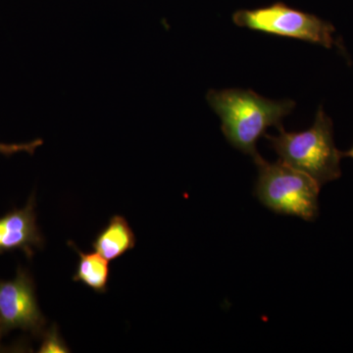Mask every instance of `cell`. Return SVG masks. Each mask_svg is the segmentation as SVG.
<instances>
[{
    "label": "cell",
    "mask_w": 353,
    "mask_h": 353,
    "mask_svg": "<svg viewBox=\"0 0 353 353\" xmlns=\"http://www.w3.org/2000/svg\"><path fill=\"white\" fill-rule=\"evenodd\" d=\"M209 105L222 121V132L230 145L256 159V143L270 127L282 121L296 106L290 99L271 101L250 90H209Z\"/></svg>",
    "instance_id": "1"
},
{
    "label": "cell",
    "mask_w": 353,
    "mask_h": 353,
    "mask_svg": "<svg viewBox=\"0 0 353 353\" xmlns=\"http://www.w3.org/2000/svg\"><path fill=\"white\" fill-rule=\"evenodd\" d=\"M281 161L310 176L322 187L340 178L343 152L334 143L333 123L322 106L312 126L303 132H285L279 128L277 136L265 134Z\"/></svg>",
    "instance_id": "2"
},
{
    "label": "cell",
    "mask_w": 353,
    "mask_h": 353,
    "mask_svg": "<svg viewBox=\"0 0 353 353\" xmlns=\"http://www.w3.org/2000/svg\"><path fill=\"white\" fill-rule=\"evenodd\" d=\"M253 161L259 169L254 194L265 208L308 222L317 218L319 183L281 160L270 163L259 155Z\"/></svg>",
    "instance_id": "3"
},
{
    "label": "cell",
    "mask_w": 353,
    "mask_h": 353,
    "mask_svg": "<svg viewBox=\"0 0 353 353\" xmlns=\"http://www.w3.org/2000/svg\"><path fill=\"white\" fill-rule=\"evenodd\" d=\"M234 24L253 31L319 44H336L334 28L327 21L285 6L282 2L256 9H241L233 14Z\"/></svg>",
    "instance_id": "4"
},
{
    "label": "cell",
    "mask_w": 353,
    "mask_h": 353,
    "mask_svg": "<svg viewBox=\"0 0 353 353\" xmlns=\"http://www.w3.org/2000/svg\"><path fill=\"white\" fill-rule=\"evenodd\" d=\"M46 324L29 272L19 268L13 280H0V329L4 334L19 329L37 336L43 334Z\"/></svg>",
    "instance_id": "5"
},
{
    "label": "cell",
    "mask_w": 353,
    "mask_h": 353,
    "mask_svg": "<svg viewBox=\"0 0 353 353\" xmlns=\"http://www.w3.org/2000/svg\"><path fill=\"white\" fill-rule=\"evenodd\" d=\"M34 208L36 196L32 194L24 208L13 209L0 217V254L21 250L31 259L34 250L43 248Z\"/></svg>",
    "instance_id": "6"
},
{
    "label": "cell",
    "mask_w": 353,
    "mask_h": 353,
    "mask_svg": "<svg viewBox=\"0 0 353 353\" xmlns=\"http://www.w3.org/2000/svg\"><path fill=\"white\" fill-rule=\"evenodd\" d=\"M137 239L126 218L114 215L95 236L92 248L108 261L119 259L136 245Z\"/></svg>",
    "instance_id": "7"
},
{
    "label": "cell",
    "mask_w": 353,
    "mask_h": 353,
    "mask_svg": "<svg viewBox=\"0 0 353 353\" xmlns=\"http://www.w3.org/2000/svg\"><path fill=\"white\" fill-rule=\"evenodd\" d=\"M68 245L80 256V261L77 265L76 273L73 277L74 282L82 283L99 294H105L110 278L108 260L97 252H83L72 241H69Z\"/></svg>",
    "instance_id": "8"
},
{
    "label": "cell",
    "mask_w": 353,
    "mask_h": 353,
    "mask_svg": "<svg viewBox=\"0 0 353 353\" xmlns=\"http://www.w3.org/2000/svg\"><path fill=\"white\" fill-rule=\"evenodd\" d=\"M39 353H67L70 348L60 336L57 327L53 325L48 331L43 332V341L39 347Z\"/></svg>",
    "instance_id": "9"
},
{
    "label": "cell",
    "mask_w": 353,
    "mask_h": 353,
    "mask_svg": "<svg viewBox=\"0 0 353 353\" xmlns=\"http://www.w3.org/2000/svg\"><path fill=\"white\" fill-rule=\"evenodd\" d=\"M43 139H38L26 143H0V154L4 157H11L19 152H27L34 154L37 148L43 145Z\"/></svg>",
    "instance_id": "10"
},
{
    "label": "cell",
    "mask_w": 353,
    "mask_h": 353,
    "mask_svg": "<svg viewBox=\"0 0 353 353\" xmlns=\"http://www.w3.org/2000/svg\"><path fill=\"white\" fill-rule=\"evenodd\" d=\"M343 157H350V158H352V159H353V146L352 148H350V150H348V152H343Z\"/></svg>",
    "instance_id": "11"
},
{
    "label": "cell",
    "mask_w": 353,
    "mask_h": 353,
    "mask_svg": "<svg viewBox=\"0 0 353 353\" xmlns=\"http://www.w3.org/2000/svg\"><path fill=\"white\" fill-rule=\"evenodd\" d=\"M4 334H4L3 332H2V330L0 329V343H1V338L4 336ZM0 352H1V345H0Z\"/></svg>",
    "instance_id": "12"
}]
</instances>
